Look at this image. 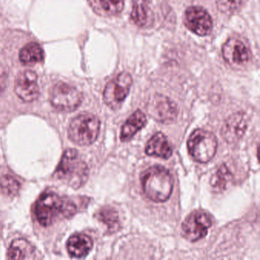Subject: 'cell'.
I'll list each match as a JSON object with an SVG mask.
<instances>
[{
    "label": "cell",
    "mask_w": 260,
    "mask_h": 260,
    "mask_svg": "<svg viewBox=\"0 0 260 260\" xmlns=\"http://www.w3.org/2000/svg\"><path fill=\"white\" fill-rule=\"evenodd\" d=\"M187 147L194 161L205 164L213 159L217 152V138L211 132L198 128L190 135Z\"/></svg>",
    "instance_id": "cell-5"
},
{
    "label": "cell",
    "mask_w": 260,
    "mask_h": 260,
    "mask_svg": "<svg viewBox=\"0 0 260 260\" xmlns=\"http://www.w3.org/2000/svg\"><path fill=\"white\" fill-rule=\"evenodd\" d=\"M211 224V217L208 213L203 211H194L182 223V236L188 241H199L207 235Z\"/></svg>",
    "instance_id": "cell-8"
},
{
    "label": "cell",
    "mask_w": 260,
    "mask_h": 260,
    "mask_svg": "<svg viewBox=\"0 0 260 260\" xmlns=\"http://www.w3.org/2000/svg\"><path fill=\"white\" fill-rule=\"evenodd\" d=\"M133 80L129 73L118 74L112 81L107 83L103 92L105 103L113 110H118L122 106L130 92Z\"/></svg>",
    "instance_id": "cell-7"
},
{
    "label": "cell",
    "mask_w": 260,
    "mask_h": 260,
    "mask_svg": "<svg viewBox=\"0 0 260 260\" xmlns=\"http://www.w3.org/2000/svg\"><path fill=\"white\" fill-rule=\"evenodd\" d=\"M146 123L147 118L142 111L137 110L134 112L121 127L120 135L121 141L126 142L132 140L133 137L145 126Z\"/></svg>",
    "instance_id": "cell-16"
},
{
    "label": "cell",
    "mask_w": 260,
    "mask_h": 260,
    "mask_svg": "<svg viewBox=\"0 0 260 260\" xmlns=\"http://www.w3.org/2000/svg\"><path fill=\"white\" fill-rule=\"evenodd\" d=\"M242 0H217L216 6L222 13H232L240 8Z\"/></svg>",
    "instance_id": "cell-24"
},
{
    "label": "cell",
    "mask_w": 260,
    "mask_h": 260,
    "mask_svg": "<svg viewBox=\"0 0 260 260\" xmlns=\"http://www.w3.org/2000/svg\"><path fill=\"white\" fill-rule=\"evenodd\" d=\"M99 5L105 14L115 16L122 12L124 0H99Z\"/></svg>",
    "instance_id": "cell-22"
},
{
    "label": "cell",
    "mask_w": 260,
    "mask_h": 260,
    "mask_svg": "<svg viewBox=\"0 0 260 260\" xmlns=\"http://www.w3.org/2000/svg\"><path fill=\"white\" fill-rule=\"evenodd\" d=\"M45 58L44 51L39 44L31 42L25 45L19 52V60L25 65L42 63Z\"/></svg>",
    "instance_id": "cell-18"
},
{
    "label": "cell",
    "mask_w": 260,
    "mask_h": 260,
    "mask_svg": "<svg viewBox=\"0 0 260 260\" xmlns=\"http://www.w3.org/2000/svg\"><path fill=\"white\" fill-rule=\"evenodd\" d=\"M93 242L89 236L83 234H74L68 242V251L71 256L83 258L92 250Z\"/></svg>",
    "instance_id": "cell-15"
},
{
    "label": "cell",
    "mask_w": 260,
    "mask_h": 260,
    "mask_svg": "<svg viewBox=\"0 0 260 260\" xmlns=\"http://www.w3.org/2000/svg\"><path fill=\"white\" fill-rule=\"evenodd\" d=\"M222 55L226 63L231 66H243L251 58V54L247 47L236 38L228 39L223 48Z\"/></svg>",
    "instance_id": "cell-11"
},
{
    "label": "cell",
    "mask_w": 260,
    "mask_h": 260,
    "mask_svg": "<svg viewBox=\"0 0 260 260\" xmlns=\"http://www.w3.org/2000/svg\"><path fill=\"white\" fill-rule=\"evenodd\" d=\"M15 92L25 103H31L38 100L40 89L36 72L27 70L19 73L15 81Z\"/></svg>",
    "instance_id": "cell-10"
},
{
    "label": "cell",
    "mask_w": 260,
    "mask_h": 260,
    "mask_svg": "<svg viewBox=\"0 0 260 260\" xmlns=\"http://www.w3.org/2000/svg\"><path fill=\"white\" fill-rule=\"evenodd\" d=\"M77 212L71 201L63 199L54 192H45L39 197L36 205V214L42 226H48L60 217H71Z\"/></svg>",
    "instance_id": "cell-2"
},
{
    "label": "cell",
    "mask_w": 260,
    "mask_h": 260,
    "mask_svg": "<svg viewBox=\"0 0 260 260\" xmlns=\"http://www.w3.org/2000/svg\"><path fill=\"white\" fill-rule=\"evenodd\" d=\"M148 110L152 118L164 124L171 123L178 115L176 105L164 95H156L153 100L152 108Z\"/></svg>",
    "instance_id": "cell-12"
},
{
    "label": "cell",
    "mask_w": 260,
    "mask_h": 260,
    "mask_svg": "<svg viewBox=\"0 0 260 260\" xmlns=\"http://www.w3.org/2000/svg\"><path fill=\"white\" fill-rule=\"evenodd\" d=\"M0 188L4 194L13 197L19 192L20 184L19 181L13 176L5 175L0 179Z\"/></svg>",
    "instance_id": "cell-23"
},
{
    "label": "cell",
    "mask_w": 260,
    "mask_h": 260,
    "mask_svg": "<svg viewBox=\"0 0 260 260\" xmlns=\"http://www.w3.org/2000/svg\"><path fill=\"white\" fill-rule=\"evenodd\" d=\"M83 94L77 88L66 83L60 82L51 88L50 102L60 112H71L81 104Z\"/></svg>",
    "instance_id": "cell-6"
},
{
    "label": "cell",
    "mask_w": 260,
    "mask_h": 260,
    "mask_svg": "<svg viewBox=\"0 0 260 260\" xmlns=\"http://www.w3.org/2000/svg\"><path fill=\"white\" fill-rule=\"evenodd\" d=\"M8 74L7 69L2 65H0V94L4 92L7 86Z\"/></svg>",
    "instance_id": "cell-25"
},
{
    "label": "cell",
    "mask_w": 260,
    "mask_h": 260,
    "mask_svg": "<svg viewBox=\"0 0 260 260\" xmlns=\"http://www.w3.org/2000/svg\"><path fill=\"white\" fill-rule=\"evenodd\" d=\"M146 153L149 156H156L167 159L173 154V150L169 144L167 137L161 133L155 134L147 142L145 149Z\"/></svg>",
    "instance_id": "cell-14"
},
{
    "label": "cell",
    "mask_w": 260,
    "mask_h": 260,
    "mask_svg": "<svg viewBox=\"0 0 260 260\" xmlns=\"http://www.w3.org/2000/svg\"><path fill=\"white\" fill-rule=\"evenodd\" d=\"M247 128V118L245 114L235 113L223 124L221 136L228 143H235L240 139Z\"/></svg>",
    "instance_id": "cell-13"
},
{
    "label": "cell",
    "mask_w": 260,
    "mask_h": 260,
    "mask_svg": "<svg viewBox=\"0 0 260 260\" xmlns=\"http://www.w3.org/2000/svg\"><path fill=\"white\" fill-rule=\"evenodd\" d=\"M99 219L106 225L110 231H115L119 228V216L116 210L111 207L102 208L99 213Z\"/></svg>",
    "instance_id": "cell-20"
},
{
    "label": "cell",
    "mask_w": 260,
    "mask_h": 260,
    "mask_svg": "<svg viewBox=\"0 0 260 260\" xmlns=\"http://www.w3.org/2000/svg\"><path fill=\"white\" fill-rule=\"evenodd\" d=\"M143 191L150 200L157 203L170 199L173 189V178L162 166H153L141 175Z\"/></svg>",
    "instance_id": "cell-1"
},
{
    "label": "cell",
    "mask_w": 260,
    "mask_h": 260,
    "mask_svg": "<svg viewBox=\"0 0 260 260\" xmlns=\"http://www.w3.org/2000/svg\"><path fill=\"white\" fill-rule=\"evenodd\" d=\"M231 172L225 164H222L211 179V184L217 191H222L226 188V184L231 180Z\"/></svg>",
    "instance_id": "cell-21"
},
{
    "label": "cell",
    "mask_w": 260,
    "mask_h": 260,
    "mask_svg": "<svg viewBox=\"0 0 260 260\" xmlns=\"http://www.w3.org/2000/svg\"><path fill=\"white\" fill-rule=\"evenodd\" d=\"M100 131V121L95 115L82 113L70 123L68 135L78 145H90L96 141Z\"/></svg>",
    "instance_id": "cell-4"
},
{
    "label": "cell",
    "mask_w": 260,
    "mask_h": 260,
    "mask_svg": "<svg viewBox=\"0 0 260 260\" xmlns=\"http://www.w3.org/2000/svg\"><path fill=\"white\" fill-rule=\"evenodd\" d=\"M150 10L147 0H133L131 19L138 27H144L150 19Z\"/></svg>",
    "instance_id": "cell-19"
},
{
    "label": "cell",
    "mask_w": 260,
    "mask_h": 260,
    "mask_svg": "<svg viewBox=\"0 0 260 260\" xmlns=\"http://www.w3.org/2000/svg\"><path fill=\"white\" fill-rule=\"evenodd\" d=\"M34 247L24 239H17L13 241L8 250L10 259H26L34 258Z\"/></svg>",
    "instance_id": "cell-17"
},
{
    "label": "cell",
    "mask_w": 260,
    "mask_h": 260,
    "mask_svg": "<svg viewBox=\"0 0 260 260\" xmlns=\"http://www.w3.org/2000/svg\"><path fill=\"white\" fill-rule=\"evenodd\" d=\"M185 26L199 36H207L213 29V22L209 13L200 7H190L184 16Z\"/></svg>",
    "instance_id": "cell-9"
},
{
    "label": "cell",
    "mask_w": 260,
    "mask_h": 260,
    "mask_svg": "<svg viewBox=\"0 0 260 260\" xmlns=\"http://www.w3.org/2000/svg\"><path fill=\"white\" fill-rule=\"evenodd\" d=\"M88 176L87 165L82 160L78 152L74 149H69L64 152L54 173L57 179L66 182L74 188H78L84 185Z\"/></svg>",
    "instance_id": "cell-3"
}]
</instances>
